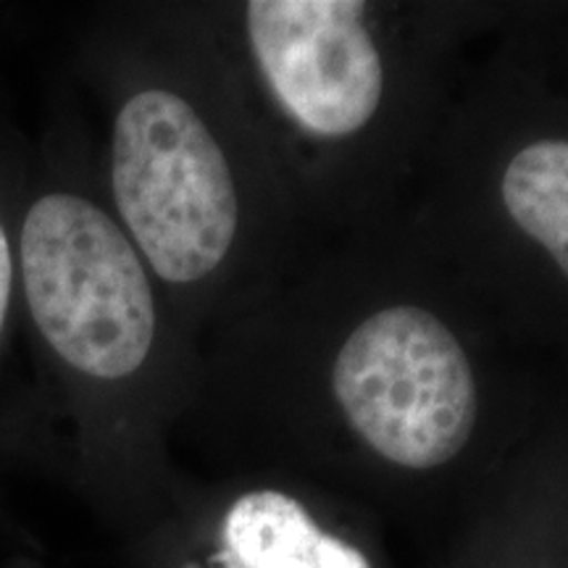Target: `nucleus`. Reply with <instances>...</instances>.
<instances>
[{
	"mask_svg": "<svg viewBox=\"0 0 568 568\" xmlns=\"http://www.w3.org/2000/svg\"><path fill=\"white\" fill-rule=\"evenodd\" d=\"M34 324L67 364L101 379L138 372L155 335L153 293L138 253L105 213L77 195H45L21 230Z\"/></svg>",
	"mask_w": 568,
	"mask_h": 568,
	"instance_id": "nucleus-1",
	"label": "nucleus"
},
{
	"mask_svg": "<svg viewBox=\"0 0 568 568\" xmlns=\"http://www.w3.org/2000/svg\"><path fill=\"white\" fill-rule=\"evenodd\" d=\"M113 197L161 280H203L230 253L237 193L203 119L174 92L134 95L113 126Z\"/></svg>",
	"mask_w": 568,
	"mask_h": 568,
	"instance_id": "nucleus-2",
	"label": "nucleus"
},
{
	"mask_svg": "<svg viewBox=\"0 0 568 568\" xmlns=\"http://www.w3.org/2000/svg\"><path fill=\"white\" fill-rule=\"evenodd\" d=\"M332 382L355 435L406 471L450 464L477 424V385L464 347L418 305H393L355 326Z\"/></svg>",
	"mask_w": 568,
	"mask_h": 568,
	"instance_id": "nucleus-3",
	"label": "nucleus"
},
{
	"mask_svg": "<svg viewBox=\"0 0 568 568\" xmlns=\"http://www.w3.org/2000/svg\"><path fill=\"white\" fill-rule=\"evenodd\" d=\"M358 0H253L247 34L268 88L303 130L345 138L372 122L385 90Z\"/></svg>",
	"mask_w": 568,
	"mask_h": 568,
	"instance_id": "nucleus-4",
	"label": "nucleus"
},
{
	"mask_svg": "<svg viewBox=\"0 0 568 568\" xmlns=\"http://www.w3.org/2000/svg\"><path fill=\"white\" fill-rule=\"evenodd\" d=\"M222 545L226 568H374L364 550L282 489L240 495L224 516Z\"/></svg>",
	"mask_w": 568,
	"mask_h": 568,
	"instance_id": "nucleus-5",
	"label": "nucleus"
},
{
	"mask_svg": "<svg viewBox=\"0 0 568 568\" xmlns=\"http://www.w3.org/2000/svg\"><path fill=\"white\" fill-rule=\"evenodd\" d=\"M500 195L510 222L568 284V134L524 145L506 166Z\"/></svg>",
	"mask_w": 568,
	"mask_h": 568,
	"instance_id": "nucleus-6",
	"label": "nucleus"
},
{
	"mask_svg": "<svg viewBox=\"0 0 568 568\" xmlns=\"http://www.w3.org/2000/svg\"><path fill=\"white\" fill-rule=\"evenodd\" d=\"M11 251L9 240H6L3 226H0V326H3L6 308H9V295H11Z\"/></svg>",
	"mask_w": 568,
	"mask_h": 568,
	"instance_id": "nucleus-7",
	"label": "nucleus"
}]
</instances>
